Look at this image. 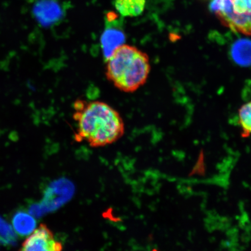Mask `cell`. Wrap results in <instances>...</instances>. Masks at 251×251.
Segmentation results:
<instances>
[{
  "label": "cell",
  "mask_w": 251,
  "mask_h": 251,
  "mask_svg": "<svg viewBox=\"0 0 251 251\" xmlns=\"http://www.w3.org/2000/svg\"><path fill=\"white\" fill-rule=\"evenodd\" d=\"M72 116L76 124L75 138L94 148L102 147L123 137L125 126L118 111L100 101L77 99L74 102Z\"/></svg>",
  "instance_id": "6da1fadb"
},
{
  "label": "cell",
  "mask_w": 251,
  "mask_h": 251,
  "mask_svg": "<svg viewBox=\"0 0 251 251\" xmlns=\"http://www.w3.org/2000/svg\"><path fill=\"white\" fill-rule=\"evenodd\" d=\"M150 71L149 55L127 44L116 47L106 58V77L122 92H136L145 84Z\"/></svg>",
  "instance_id": "7a4b0ae2"
},
{
  "label": "cell",
  "mask_w": 251,
  "mask_h": 251,
  "mask_svg": "<svg viewBox=\"0 0 251 251\" xmlns=\"http://www.w3.org/2000/svg\"><path fill=\"white\" fill-rule=\"evenodd\" d=\"M209 8L232 30L251 35V0H211Z\"/></svg>",
  "instance_id": "3957f363"
},
{
  "label": "cell",
  "mask_w": 251,
  "mask_h": 251,
  "mask_svg": "<svg viewBox=\"0 0 251 251\" xmlns=\"http://www.w3.org/2000/svg\"><path fill=\"white\" fill-rule=\"evenodd\" d=\"M63 246L55 239L54 233L45 224H41L33 233L25 241L21 250L60 251Z\"/></svg>",
  "instance_id": "277c9868"
},
{
  "label": "cell",
  "mask_w": 251,
  "mask_h": 251,
  "mask_svg": "<svg viewBox=\"0 0 251 251\" xmlns=\"http://www.w3.org/2000/svg\"><path fill=\"white\" fill-rule=\"evenodd\" d=\"M33 14L40 25L49 26L61 18L62 10L56 0H39L33 6Z\"/></svg>",
  "instance_id": "5b68a950"
},
{
  "label": "cell",
  "mask_w": 251,
  "mask_h": 251,
  "mask_svg": "<svg viewBox=\"0 0 251 251\" xmlns=\"http://www.w3.org/2000/svg\"><path fill=\"white\" fill-rule=\"evenodd\" d=\"M230 55L233 61L238 65L249 67L251 65V40L238 39L231 47Z\"/></svg>",
  "instance_id": "8992f818"
},
{
  "label": "cell",
  "mask_w": 251,
  "mask_h": 251,
  "mask_svg": "<svg viewBox=\"0 0 251 251\" xmlns=\"http://www.w3.org/2000/svg\"><path fill=\"white\" fill-rule=\"evenodd\" d=\"M146 0H115V7L123 17H135L143 13Z\"/></svg>",
  "instance_id": "52a82bcc"
},
{
  "label": "cell",
  "mask_w": 251,
  "mask_h": 251,
  "mask_svg": "<svg viewBox=\"0 0 251 251\" xmlns=\"http://www.w3.org/2000/svg\"><path fill=\"white\" fill-rule=\"evenodd\" d=\"M125 36L121 31L114 27H109L103 32L101 44L105 58L111 54L116 47L124 43Z\"/></svg>",
  "instance_id": "ba28073f"
},
{
  "label": "cell",
  "mask_w": 251,
  "mask_h": 251,
  "mask_svg": "<svg viewBox=\"0 0 251 251\" xmlns=\"http://www.w3.org/2000/svg\"><path fill=\"white\" fill-rule=\"evenodd\" d=\"M12 224L16 231L21 236H26L35 230L36 222L28 213L19 211L15 213Z\"/></svg>",
  "instance_id": "9c48e42d"
},
{
  "label": "cell",
  "mask_w": 251,
  "mask_h": 251,
  "mask_svg": "<svg viewBox=\"0 0 251 251\" xmlns=\"http://www.w3.org/2000/svg\"><path fill=\"white\" fill-rule=\"evenodd\" d=\"M238 124L241 130V136L247 138L251 136V101L241 106L238 111Z\"/></svg>",
  "instance_id": "30bf717a"
},
{
  "label": "cell",
  "mask_w": 251,
  "mask_h": 251,
  "mask_svg": "<svg viewBox=\"0 0 251 251\" xmlns=\"http://www.w3.org/2000/svg\"><path fill=\"white\" fill-rule=\"evenodd\" d=\"M17 238L11 225L0 217V247L14 246Z\"/></svg>",
  "instance_id": "8fae6325"
}]
</instances>
